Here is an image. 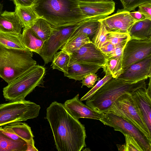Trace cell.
<instances>
[{
  "label": "cell",
  "instance_id": "obj_1",
  "mask_svg": "<svg viewBox=\"0 0 151 151\" xmlns=\"http://www.w3.org/2000/svg\"><path fill=\"white\" fill-rule=\"evenodd\" d=\"M45 118L50 124L58 151H81L86 147L84 125L73 117L63 104L52 102L46 109Z\"/></svg>",
  "mask_w": 151,
  "mask_h": 151
},
{
  "label": "cell",
  "instance_id": "obj_2",
  "mask_svg": "<svg viewBox=\"0 0 151 151\" xmlns=\"http://www.w3.org/2000/svg\"><path fill=\"white\" fill-rule=\"evenodd\" d=\"M32 6L40 18L54 28L74 25L88 18L78 0H37Z\"/></svg>",
  "mask_w": 151,
  "mask_h": 151
},
{
  "label": "cell",
  "instance_id": "obj_3",
  "mask_svg": "<svg viewBox=\"0 0 151 151\" xmlns=\"http://www.w3.org/2000/svg\"><path fill=\"white\" fill-rule=\"evenodd\" d=\"M145 80L132 83L128 81L112 78L89 99L86 100V105L100 113H105L123 95L132 94L138 88L146 86Z\"/></svg>",
  "mask_w": 151,
  "mask_h": 151
},
{
  "label": "cell",
  "instance_id": "obj_4",
  "mask_svg": "<svg viewBox=\"0 0 151 151\" xmlns=\"http://www.w3.org/2000/svg\"><path fill=\"white\" fill-rule=\"evenodd\" d=\"M28 50L10 49L0 45V77L8 84L37 65Z\"/></svg>",
  "mask_w": 151,
  "mask_h": 151
},
{
  "label": "cell",
  "instance_id": "obj_5",
  "mask_svg": "<svg viewBox=\"0 0 151 151\" xmlns=\"http://www.w3.org/2000/svg\"><path fill=\"white\" fill-rule=\"evenodd\" d=\"M45 73L43 66L36 65L32 67L3 88L4 97L9 101L25 100L36 87L43 85Z\"/></svg>",
  "mask_w": 151,
  "mask_h": 151
},
{
  "label": "cell",
  "instance_id": "obj_6",
  "mask_svg": "<svg viewBox=\"0 0 151 151\" xmlns=\"http://www.w3.org/2000/svg\"><path fill=\"white\" fill-rule=\"evenodd\" d=\"M40 109V105L25 100L0 104V127L35 118L38 116Z\"/></svg>",
  "mask_w": 151,
  "mask_h": 151
},
{
  "label": "cell",
  "instance_id": "obj_7",
  "mask_svg": "<svg viewBox=\"0 0 151 151\" xmlns=\"http://www.w3.org/2000/svg\"><path fill=\"white\" fill-rule=\"evenodd\" d=\"M106 113H112L126 119L151 139V133L132 94L125 93L120 96Z\"/></svg>",
  "mask_w": 151,
  "mask_h": 151
},
{
  "label": "cell",
  "instance_id": "obj_8",
  "mask_svg": "<svg viewBox=\"0 0 151 151\" xmlns=\"http://www.w3.org/2000/svg\"><path fill=\"white\" fill-rule=\"evenodd\" d=\"M99 120L105 125L132 138L142 151H151V139L141 130L123 118L111 113L103 114Z\"/></svg>",
  "mask_w": 151,
  "mask_h": 151
},
{
  "label": "cell",
  "instance_id": "obj_9",
  "mask_svg": "<svg viewBox=\"0 0 151 151\" xmlns=\"http://www.w3.org/2000/svg\"><path fill=\"white\" fill-rule=\"evenodd\" d=\"M78 24L68 27H53L51 35L44 42L39 54L45 64L52 62L55 54L69 39Z\"/></svg>",
  "mask_w": 151,
  "mask_h": 151
},
{
  "label": "cell",
  "instance_id": "obj_10",
  "mask_svg": "<svg viewBox=\"0 0 151 151\" xmlns=\"http://www.w3.org/2000/svg\"><path fill=\"white\" fill-rule=\"evenodd\" d=\"M150 56L151 38L144 40L130 39L123 51V69Z\"/></svg>",
  "mask_w": 151,
  "mask_h": 151
},
{
  "label": "cell",
  "instance_id": "obj_11",
  "mask_svg": "<svg viewBox=\"0 0 151 151\" xmlns=\"http://www.w3.org/2000/svg\"><path fill=\"white\" fill-rule=\"evenodd\" d=\"M69 55L70 59L68 66L78 63L99 65L102 68L107 58L106 56L92 42L83 45Z\"/></svg>",
  "mask_w": 151,
  "mask_h": 151
},
{
  "label": "cell",
  "instance_id": "obj_12",
  "mask_svg": "<svg viewBox=\"0 0 151 151\" xmlns=\"http://www.w3.org/2000/svg\"><path fill=\"white\" fill-rule=\"evenodd\" d=\"M99 20L102 22L108 32L128 33L130 28L136 22L129 12L123 9H118L114 14Z\"/></svg>",
  "mask_w": 151,
  "mask_h": 151
},
{
  "label": "cell",
  "instance_id": "obj_13",
  "mask_svg": "<svg viewBox=\"0 0 151 151\" xmlns=\"http://www.w3.org/2000/svg\"><path fill=\"white\" fill-rule=\"evenodd\" d=\"M151 77V56L133 63L123 70L117 78L134 83Z\"/></svg>",
  "mask_w": 151,
  "mask_h": 151
},
{
  "label": "cell",
  "instance_id": "obj_14",
  "mask_svg": "<svg viewBox=\"0 0 151 151\" xmlns=\"http://www.w3.org/2000/svg\"><path fill=\"white\" fill-rule=\"evenodd\" d=\"M80 8L88 18L100 20L113 13L115 3L112 0L92 2L79 1Z\"/></svg>",
  "mask_w": 151,
  "mask_h": 151
},
{
  "label": "cell",
  "instance_id": "obj_15",
  "mask_svg": "<svg viewBox=\"0 0 151 151\" xmlns=\"http://www.w3.org/2000/svg\"><path fill=\"white\" fill-rule=\"evenodd\" d=\"M63 105L68 113L74 119L78 120L80 118L99 120L103 114L100 113L84 104L77 94L71 99L66 100Z\"/></svg>",
  "mask_w": 151,
  "mask_h": 151
},
{
  "label": "cell",
  "instance_id": "obj_16",
  "mask_svg": "<svg viewBox=\"0 0 151 151\" xmlns=\"http://www.w3.org/2000/svg\"><path fill=\"white\" fill-rule=\"evenodd\" d=\"M148 86L140 88L132 94L142 115L149 132L151 133V77Z\"/></svg>",
  "mask_w": 151,
  "mask_h": 151
},
{
  "label": "cell",
  "instance_id": "obj_17",
  "mask_svg": "<svg viewBox=\"0 0 151 151\" xmlns=\"http://www.w3.org/2000/svg\"><path fill=\"white\" fill-rule=\"evenodd\" d=\"M23 28L15 12L4 11L0 15V30L4 32L19 34Z\"/></svg>",
  "mask_w": 151,
  "mask_h": 151
},
{
  "label": "cell",
  "instance_id": "obj_18",
  "mask_svg": "<svg viewBox=\"0 0 151 151\" xmlns=\"http://www.w3.org/2000/svg\"><path fill=\"white\" fill-rule=\"evenodd\" d=\"M101 68L102 66L97 65L74 63L68 66L67 73L64 74L69 78L81 81L88 74L96 73Z\"/></svg>",
  "mask_w": 151,
  "mask_h": 151
},
{
  "label": "cell",
  "instance_id": "obj_19",
  "mask_svg": "<svg viewBox=\"0 0 151 151\" xmlns=\"http://www.w3.org/2000/svg\"><path fill=\"white\" fill-rule=\"evenodd\" d=\"M130 39L144 40L151 38V20L145 19L135 22L130 28Z\"/></svg>",
  "mask_w": 151,
  "mask_h": 151
},
{
  "label": "cell",
  "instance_id": "obj_20",
  "mask_svg": "<svg viewBox=\"0 0 151 151\" xmlns=\"http://www.w3.org/2000/svg\"><path fill=\"white\" fill-rule=\"evenodd\" d=\"M22 34L23 44L28 50L39 54L44 41L30 27H24Z\"/></svg>",
  "mask_w": 151,
  "mask_h": 151
},
{
  "label": "cell",
  "instance_id": "obj_21",
  "mask_svg": "<svg viewBox=\"0 0 151 151\" xmlns=\"http://www.w3.org/2000/svg\"><path fill=\"white\" fill-rule=\"evenodd\" d=\"M99 20L96 19L88 18L80 22L68 40L81 33L86 34L89 38L92 37H93L99 27Z\"/></svg>",
  "mask_w": 151,
  "mask_h": 151
},
{
  "label": "cell",
  "instance_id": "obj_22",
  "mask_svg": "<svg viewBox=\"0 0 151 151\" xmlns=\"http://www.w3.org/2000/svg\"><path fill=\"white\" fill-rule=\"evenodd\" d=\"M0 45L7 48L28 50L23 44L22 33L6 32L0 30Z\"/></svg>",
  "mask_w": 151,
  "mask_h": 151
},
{
  "label": "cell",
  "instance_id": "obj_23",
  "mask_svg": "<svg viewBox=\"0 0 151 151\" xmlns=\"http://www.w3.org/2000/svg\"><path fill=\"white\" fill-rule=\"evenodd\" d=\"M14 12L19 19L24 27H30L40 18L32 6H15Z\"/></svg>",
  "mask_w": 151,
  "mask_h": 151
},
{
  "label": "cell",
  "instance_id": "obj_24",
  "mask_svg": "<svg viewBox=\"0 0 151 151\" xmlns=\"http://www.w3.org/2000/svg\"><path fill=\"white\" fill-rule=\"evenodd\" d=\"M27 142L23 139L14 140L4 134L0 127V151H26Z\"/></svg>",
  "mask_w": 151,
  "mask_h": 151
},
{
  "label": "cell",
  "instance_id": "obj_25",
  "mask_svg": "<svg viewBox=\"0 0 151 151\" xmlns=\"http://www.w3.org/2000/svg\"><path fill=\"white\" fill-rule=\"evenodd\" d=\"M91 42L90 38L86 34L81 33L68 40L60 49L69 55L83 45Z\"/></svg>",
  "mask_w": 151,
  "mask_h": 151
},
{
  "label": "cell",
  "instance_id": "obj_26",
  "mask_svg": "<svg viewBox=\"0 0 151 151\" xmlns=\"http://www.w3.org/2000/svg\"><path fill=\"white\" fill-rule=\"evenodd\" d=\"M5 125L11 128L17 136L27 142L34 141L31 128L27 124L21 121L16 122Z\"/></svg>",
  "mask_w": 151,
  "mask_h": 151
},
{
  "label": "cell",
  "instance_id": "obj_27",
  "mask_svg": "<svg viewBox=\"0 0 151 151\" xmlns=\"http://www.w3.org/2000/svg\"><path fill=\"white\" fill-rule=\"evenodd\" d=\"M44 42L51 35L53 27L46 20L38 19L30 27Z\"/></svg>",
  "mask_w": 151,
  "mask_h": 151
},
{
  "label": "cell",
  "instance_id": "obj_28",
  "mask_svg": "<svg viewBox=\"0 0 151 151\" xmlns=\"http://www.w3.org/2000/svg\"><path fill=\"white\" fill-rule=\"evenodd\" d=\"M122 59L123 55L119 57L107 58L105 64L102 67L104 72H108L113 78H118L123 71Z\"/></svg>",
  "mask_w": 151,
  "mask_h": 151
},
{
  "label": "cell",
  "instance_id": "obj_29",
  "mask_svg": "<svg viewBox=\"0 0 151 151\" xmlns=\"http://www.w3.org/2000/svg\"><path fill=\"white\" fill-rule=\"evenodd\" d=\"M70 59L69 55L62 51L57 52L54 55L51 67L53 69H57L63 72L67 73L68 64Z\"/></svg>",
  "mask_w": 151,
  "mask_h": 151
},
{
  "label": "cell",
  "instance_id": "obj_30",
  "mask_svg": "<svg viewBox=\"0 0 151 151\" xmlns=\"http://www.w3.org/2000/svg\"><path fill=\"white\" fill-rule=\"evenodd\" d=\"M130 39L129 33L116 32H108V42L116 47L125 46Z\"/></svg>",
  "mask_w": 151,
  "mask_h": 151
},
{
  "label": "cell",
  "instance_id": "obj_31",
  "mask_svg": "<svg viewBox=\"0 0 151 151\" xmlns=\"http://www.w3.org/2000/svg\"><path fill=\"white\" fill-rule=\"evenodd\" d=\"M100 21V24L99 28L93 37L92 42L96 47L98 49L107 44L108 31L105 26L101 21Z\"/></svg>",
  "mask_w": 151,
  "mask_h": 151
},
{
  "label": "cell",
  "instance_id": "obj_32",
  "mask_svg": "<svg viewBox=\"0 0 151 151\" xmlns=\"http://www.w3.org/2000/svg\"><path fill=\"white\" fill-rule=\"evenodd\" d=\"M104 72L105 73L104 76L99 80L92 88L80 99L81 101L89 99L99 89L112 78L111 74L108 72L105 71Z\"/></svg>",
  "mask_w": 151,
  "mask_h": 151
},
{
  "label": "cell",
  "instance_id": "obj_33",
  "mask_svg": "<svg viewBox=\"0 0 151 151\" xmlns=\"http://www.w3.org/2000/svg\"><path fill=\"white\" fill-rule=\"evenodd\" d=\"M123 9L129 12L135 11L140 5L147 2L151 3V0H120Z\"/></svg>",
  "mask_w": 151,
  "mask_h": 151
},
{
  "label": "cell",
  "instance_id": "obj_34",
  "mask_svg": "<svg viewBox=\"0 0 151 151\" xmlns=\"http://www.w3.org/2000/svg\"><path fill=\"white\" fill-rule=\"evenodd\" d=\"M124 135L126 141L124 144L125 151H142L140 147L132 138L127 134Z\"/></svg>",
  "mask_w": 151,
  "mask_h": 151
},
{
  "label": "cell",
  "instance_id": "obj_35",
  "mask_svg": "<svg viewBox=\"0 0 151 151\" xmlns=\"http://www.w3.org/2000/svg\"><path fill=\"white\" fill-rule=\"evenodd\" d=\"M100 80V78H98L95 73H92L88 74L82 79L81 87L85 86L89 88H92L94 86L95 82Z\"/></svg>",
  "mask_w": 151,
  "mask_h": 151
},
{
  "label": "cell",
  "instance_id": "obj_36",
  "mask_svg": "<svg viewBox=\"0 0 151 151\" xmlns=\"http://www.w3.org/2000/svg\"><path fill=\"white\" fill-rule=\"evenodd\" d=\"M138 7V11L143 14L145 18L151 20V3H145Z\"/></svg>",
  "mask_w": 151,
  "mask_h": 151
},
{
  "label": "cell",
  "instance_id": "obj_37",
  "mask_svg": "<svg viewBox=\"0 0 151 151\" xmlns=\"http://www.w3.org/2000/svg\"><path fill=\"white\" fill-rule=\"evenodd\" d=\"M0 129L4 134L14 140L19 141L23 139L17 136L11 128L6 125L3 127H0Z\"/></svg>",
  "mask_w": 151,
  "mask_h": 151
},
{
  "label": "cell",
  "instance_id": "obj_38",
  "mask_svg": "<svg viewBox=\"0 0 151 151\" xmlns=\"http://www.w3.org/2000/svg\"><path fill=\"white\" fill-rule=\"evenodd\" d=\"M37 0H12L15 6H33Z\"/></svg>",
  "mask_w": 151,
  "mask_h": 151
},
{
  "label": "cell",
  "instance_id": "obj_39",
  "mask_svg": "<svg viewBox=\"0 0 151 151\" xmlns=\"http://www.w3.org/2000/svg\"><path fill=\"white\" fill-rule=\"evenodd\" d=\"M116 47L112 44L108 42L100 49L106 56L114 51Z\"/></svg>",
  "mask_w": 151,
  "mask_h": 151
},
{
  "label": "cell",
  "instance_id": "obj_40",
  "mask_svg": "<svg viewBox=\"0 0 151 151\" xmlns=\"http://www.w3.org/2000/svg\"><path fill=\"white\" fill-rule=\"evenodd\" d=\"M129 14L136 22L141 21L145 19V16L138 11L130 12Z\"/></svg>",
  "mask_w": 151,
  "mask_h": 151
},
{
  "label": "cell",
  "instance_id": "obj_41",
  "mask_svg": "<svg viewBox=\"0 0 151 151\" xmlns=\"http://www.w3.org/2000/svg\"><path fill=\"white\" fill-rule=\"evenodd\" d=\"M27 149L26 151H38V150L35 147L34 141L27 142Z\"/></svg>",
  "mask_w": 151,
  "mask_h": 151
},
{
  "label": "cell",
  "instance_id": "obj_42",
  "mask_svg": "<svg viewBox=\"0 0 151 151\" xmlns=\"http://www.w3.org/2000/svg\"><path fill=\"white\" fill-rule=\"evenodd\" d=\"M117 146L119 151H125L124 144L122 145H117Z\"/></svg>",
  "mask_w": 151,
  "mask_h": 151
},
{
  "label": "cell",
  "instance_id": "obj_43",
  "mask_svg": "<svg viewBox=\"0 0 151 151\" xmlns=\"http://www.w3.org/2000/svg\"><path fill=\"white\" fill-rule=\"evenodd\" d=\"M80 2H92L96 1H103L111 0H78Z\"/></svg>",
  "mask_w": 151,
  "mask_h": 151
},
{
  "label": "cell",
  "instance_id": "obj_44",
  "mask_svg": "<svg viewBox=\"0 0 151 151\" xmlns=\"http://www.w3.org/2000/svg\"><path fill=\"white\" fill-rule=\"evenodd\" d=\"M3 8V5L2 4L0 3V15L2 12V9Z\"/></svg>",
  "mask_w": 151,
  "mask_h": 151
},
{
  "label": "cell",
  "instance_id": "obj_45",
  "mask_svg": "<svg viewBox=\"0 0 151 151\" xmlns=\"http://www.w3.org/2000/svg\"></svg>",
  "mask_w": 151,
  "mask_h": 151
}]
</instances>
